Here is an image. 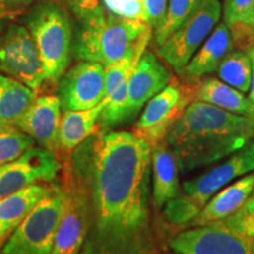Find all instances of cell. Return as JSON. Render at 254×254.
I'll list each match as a JSON object with an SVG mask.
<instances>
[{"label": "cell", "mask_w": 254, "mask_h": 254, "mask_svg": "<svg viewBox=\"0 0 254 254\" xmlns=\"http://www.w3.org/2000/svg\"><path fill=\"white\" fill-rule=\"evenodd\" d=\"M63 211L62 184H55L8 238L0 254H52Z\"/></svg>", "instance_id": "8992f818"}, {"label": "cell", "mask_w": 254, "mask_h": 254, "mask_svg": "<svg viewBox=\"0 0 254 254\" xmlns=\"http://www.w3.org/2000/svg\"><path fill=\"white\" fill-rule=\"evenodd\" d=\"M57 97L63 112L88 110L99 105L106 97L105 67L98 63L79 60L59 80Z\"/></svg>", "instance_id": "8fae6325"}, {"label": "cell", "mask_w": 254, "mask_h": 254, "mask_svg": "<svg viewBox=\"0 0 254 254\" xmlns=\"http://www.w3.org/2000/svg\"><path fill=\"white\" fill-rule=\"evenodd\" d=\"M36 0H4V8L8 14L17 13L25 9L28 6L34 4Z\"/></svg>", "instance_id": "4dcf8cb0"}, {"label": "cell", "mask_w": 254, "mask_h": 254, "mask_svg": "<svg viewBox=\"0 0 254 254\" xmlns=\"http://www.w3.org/2000/svg\"><path fill=\"white\" fill-rule=\"evenodd\" d=\"M232 217H238V218H254V189L249 196V199L246 200V202L241 207L238 209L234 214H232Z\"/></svg>", "instance_id": "1f68e13d"}, {"label": "cell", "mask_w": 254, "mask_h": 254, "mask_svg": "<svg viewBox=\"0 0 254 254\" xmlns=\"http://www.w3.org/2000/svg\"><path fill=\"white\" fill-rule=\"evenodd\" d=\"M172 74L158 57L145 51L128 79L127 92V122L134 119L148 100L172 81Z\"/></svg>", "instance_id": "5bb4252c"}, {"label": "cell", "mask_w": 254, "mask_h": 254, "mask_svg": "<svg viewBox=\"0 0 254 254\" xmlns=\"http://www.w3.org/2000/svg\"><path fill=\"white\" fill-rule=\"evenodd\" d=\"M36 98V91L0 72V126H15Z\"/></svg>", "instance_id": "7402d4cb"}, {"label": "cell", "mask_w": 254, "mask_h": 254, "mask_svg": "<svg viewBox=\"0 0 254 254\" xmlns=\"http://www.w3.org/2000/svg\"><path fill=\"white\" fill-rule=\"evenodd\" d=\"M6 165H7V164H6ZM6 165H4V166H1V167H0V176H1V173L4 172V168H5Z\"/></svg>", "instance_id": "e575fe53"}, {"label": "cell", "mask_w": 254, "mask_h": 254, "mask_svg": "<svg viewBox=\"0 0 254 254\" xmlns=\"http://www.w3.org/2000/svg\"><path fill=\"white\" fill-rule=\"evenodd\" d=\"M170 246L179 254H254V237L211 224L180 232Z\"/></svg>", "instance_id": "30bf717a"}, {"label": "cell", "mask_w": 254, "mask_h": 254, "mask_svg": "<svg viewBox=\"0 0 254 254\" xmlns=\"http://www.w3.org/2000/svg\"><path fill=\"white\" fill-rule=\"evenodd\" d=\"M103 5L110 13L147 24L144 0H103Z\"/></svg>", "instance_id": "4316f807"}, {"label": "cell", "mask_w": 254, "mask_h": 254, "mask_svg": "<svg viewBox=\"0 0 254 254\" xmlns=\"http://www.w3.org/2000/svg\"><path fill=\"white\" fill-rule=\"evenodd\" d=\"M177 254H179V253H177Z\"/></svg>", "instance_id": "8d00e7d4"}, {"label": "cell", "mask_w": 254, "mask_h": 254, "mask_svg": "<svg viewBox=\"0 0 254 254\" xmlns=\"http://www.w3.org/2000/svg\"><path fill=\"white\" fill-rule=\"evenodd\" d=\"M62 170L56 153L31 146L6 165L0 176V200L38 183H52Z\"/></svg>", "instance_id": "7c38bea8"}, {"label": "cell", "mask_w": 254, "mask_h": 254, "mask_svg": "<svg viewBox=\"0 0 254 254\" xmlns=\"http://www.w3.org/2000/svg\"><path fill=\"white\" fill-rule=\"evenodd\" d=\"M202 2L204 0H168L164 23L153 31L155 45H161L187 18L194 13Z\"/></svg>", "instance_id": "d4e9b609"}, {"label": "cell", "mask_w": 254, "mask_h": 254, "mask_svg": "<svg viewBox=\"0 0 254 254\" xmlns=\"http://www.w3.org/2000/svg\"><path fill=\"white\" fill-rule=\"evenodd\" d=\"M0 12H5V13H7V12H6L5 9H4V8H1V7H0Z\"/></svg>", "instance_id": "d590c367"}, {"label": "cell", "mask_w": 254, "mask_h": 254, "mask_svg": "<svg viewBox=\"0 0 254 254\" xmlns=\"http://www.w3.org/2000/svg\"><path fill=\"white\" fill-rule=\"evenodd\" d=\"M221 14L220 0H204L194 13L187 18L161 45L157 46L159 57L177 73L182 74L185 66L219 24Z\"/></svg>", "instance_id": "52a82bcc"}, {"label": "cell", "mask_w": 254, "mask_h": 254, "mask_svg": "<svg viewBox=\"0 0 254 254\" xmlns=\"http://www.w3.org/2000/svg\"><path fill=\"white\" fill-rule=\"evenodd\" d=\"M64 2L71 9L72 13L80 20L93 13L100 6L98 0H64Z\"/></svg>", "instance_id": "f1b7e54d"}, {"label": "cell", "mask_w": 254, "mask_h": 254, "mask_svg": "<svg viewBox=\"0 0 254 254\" xmlns=\"http://www.w3.org/2000/svg\"><path fill=\"white\" fill-rule=\"evenodd\" d=\"M254 189V172L236 179L224 187L204 206V208L192 219L189 227H198L214 224L231 217L246 202Z\"/></svg>", "instance_id": "2e32d148"}, {"label": "cell", "mask_w": 254, "mask_h": 254, "mask_svg": "<svg viewBox=\"0 0 254 254\" xmlns=\"http://www.w3.org/2000/svg\"><path fill=\"white\" fill-rule=\"evenodd\" d=\"M249 53L251 62H252V81H251V87H250V94H249V100L251 105H252L253 111H254V45L247 51Z\"/></svg>", "instance_id": "d6a6232c"}, {"label": "cell", "mask_w": 254, "mask_h": 254, "mask_svg": "<svg viewBox=\"0 0 254 254\" xmlns=\"http://www.w3.org/2000/svg\"><path fill=\"white\" fill-rule=\"evenodd\" d=\"M152 146L127 131H98L72 151L65 172L86 201L80 254H151Z\"/></svg>", "instance_id": "6da1fadb"}, {"label": "cell", "mask_w": 254, "mask_h": 254, "mask_svg": "<svg viewBox=\"0 0 254 254\" xmlns=\"http://www.w3.org/2000/svg\"><path fill=\"white\" fill-rule=\"evenodd\" d=\"M0 72L36 92L45 84L39 51L27 27L13 24L1 33Z\"/></svg>", "instance_id": "ba28073f"}, {"label": "cell", "mask_w": 254, "mask_h": 254, "mask_svg": "<svg viewBox=\"0 0 254 254\" xmlns=\"http://www.w3.org/2000/svg\"><path fill=\"white\" fill-rule=\"evenodd\" d=\"M152 202L157 209H163L179 193V167L170 146L161 141L152 146L151 152Z\"/></svg>", "instance_id": "d6986e66"}, {"label": "cell", "mask_w": 254, "mask_h": 254, "mask_svg": "<svg viewBox=\"0 0 254 254\" xmlns=\"http://www.w3.org/2000/svg\"><path fill=\"white\" fill-rule=\"evenodd\" d=\"M62 105L57 95L37 97L15 127L27 134L34 144L55 152L60 148Z\"/></svg>", "instance_id": "9a60e30c"}, {"label": "cell", "mask_w": 254, "mask_h": 254, "mask_svg": "<svg viewBox=\"0 0 254 254\" xmlns=\"http://www.w3.org/2000/svg\"><path fill=\"white\" fill-rule=\"evenodd\" d=\"M183 173L209 166L254 139V118L193 100L166 136Z\"/></svg>", "instance_id": "7a4b0ae2"}, {"label": "cell", "mask_w": 254, "mask_h": 254, "mask_svg": "<svg viewBox=\"0 0 254 254\" xmlns=\"http://www.w3.org/2000/svg\"><path fill=\"white\" fill-rule=\"evenodd\" d=\"M25 23L39 51L45 82L58 85L73 56V25L68 12L53 0H44L28 12Z\"/></svg>", "instance_id": "5b68a950"}, {"label": "cell", "mask_w": 254, "mask_h": 254, "mask_svg": "<svg viewBox=\"0 0 254 254\" xmlns=\"http://www.w3.org/2000/svg\"><path fill=\"white\" fill-rule=\"evenodd\" d=\"M214 224L232 228V230L241 232V233L247 234L250 237H254V218H238L231 215V217L221 221L214 222Z\"/></svg>", "instance_id": "f546056e"}, {"label": "cell", "mask_w": 254, "mask_h": 254, "mask_svg": "<svg viewBox=\"0 0 254 254\" xmlns=\"http://www.w3.org/2000/svg\"><path fill=\"white\" fill-rule=\"evenodd\" d=\"M104 105L105 100L88 110L64 111L60 124V147L63 150L72 152L98 132V122Z\"/></svg>", "instance_id": "44dd1931"}, {"label": "cell", "mask_w": 254, "mask_h": 254, "mask_svg": "<svg viewBox=\"0 0 254 254\" xmlns=\"http://www.w3.org/2000/svg\"><path fill=\"white\" fill-rule=\"evenodd\" d=\"M251 172H254V139L207 172L184 183L176 198L164 206L165 218L176 226L187 225L219 190Z\"/></svg>", "instance_id": "277c9868"}, {"label": "cell", "mask_w": 254, "mask_h": 254, "mask_svg": "<svg viewBox=\"0 0 254 254\" xmlns=\"http://www.w3.org/2000/svg\"><path fill=\"white\" fill-rule=\"evenodd\" d=\"M192 94L194 100L214 105L228 112L254 118V111L249 98L220 79L204 78L198 82Z\"/></svg>", "instance_id": "ffe728a7"}, {"label": "cell", "mask_w": 254, "mask_h": 254, "mask_svg": "<svg viewBox=\"0 0 254 254\" xmlns=\"http://www.w3.org/2000/svg\"><path fill=\"white\" fill-rule=\"evenodd\" d=\"M147 25L152 30H157L164 23L166 17L168 0H144Z\"/></svg>", "instance_id": "83f0119b"}, {"label": "cell", "mask_w": 254, "mask_h": 254, "mask_svg": "<svg viewBox=\"0 0 254 254\" xmlns=\"http://www.w3.org/2000/svg\"><path fill=\"white\" fill-rule=\"evenodd\" d=\"M55 184H34L0 200V250L27 214L53 190Z\"/></svg>", "instance_id": "ac0fdd59"}, {"label": "cell", "mask_w": 254, "mask_h": 254, "mask_svg": "<svg viewBox=\"0 0 254 254\" xmlns=\"http://www.w3.org/2000/svg\"><path fill=\"white\" fill-rule=\"evenodd\" d=\"M224 23L234 47L247 52L254 45V0H225Z\"/></svg>", "instance_id": "603a6c76"}, {"label": "cell", "mask_w": 254, "mask_h": 254, "mask_svg": "<svg viewBox=\"0 0 254 254\" xmlns=\"http://www.w3.org/2000/svg\"><path fill=\"white\" fill-rule=\"evenodd\" d=\"M192 97L193 94L187 93L179 82L172 80L145 105L133 133L151 146L160 144L167 136L171 127L182 117Z\"/></svg>", "instance_id": "9c48e42d"}, {"label": "cell", "mask_w": 254, "mask_h": 254, "mask_svg": "<svg viewBox=\"0 0 254 254\" xmlns=\"http://www.w3.org/2000/svg\"><path fill=\"white\" fill-rule=\"evenodd\" d=\"M11 17L8 13H5V12H0V36H1L2 32L5 31L6 24H7L8 18Z\"/></svg>", "instance_id": "836d02e7"}, {"label": "cell", "mask_w": 254, "mask_h": 254, "mask_svg": "<svg viewBox=\"0 0 254 254\" xmlns=\"http://www.w3.org/2000/svg\"><path fill=\"white\" fill-rule=\"evenodd\" d=\"M148 28L152 27L142 21L118 17L99 6L81 19V26L73 39V57L106 68L124 58Z\"/></svg>", "instance_id": "3957f363"}, {"label": "cell", "mask_w": 254, "mask_h": 254, "mask_svg": "<svg viewBox=\"0 0 254 254\" xmlns=\"http://www.w3.org/2000/svg\"><path fill=\"white\" fill-rule=\"evenodd\" d=\"M64 211L52 254H80L87 234V209L84 195L67 173L62 184Z\"/></svg>", "instance_id": "4fadbf2b"}, {"label": "cell", "mask_w": 254, "mask_h": 254, "mask_svg": "<svg viewBox=\"0 0 254 254\" xmlns=\"http://www.w3.org/2000/svg\"><path fill=\"white\" fill-rule=\"evenodd\" d=\"M34 141L15 126H0V167L11 163Z\"/></svg>", "instance_id": "484cf974"}, {"label": "cell", "mask_w": 254, "mask_h": 254, "mask_svg": "<svg viewBox=\"0 0 254 254\" xmlns=\"http://www.w3.org/2000/svg\"><path fill=\"white\" fill-rule=\"evenodd\" d=\"M234 50V43L227 25L221 21L202 45L199 47L195 55L183 69L182 75L190 79H200L217 72L220 64Z\"/></svg>", "instance_id": "e0dca14e"}, {"label": "cell", "mask_w": 254, "mask_h": 254, "mask_svg": "<svg viewBox=\"0 0 254 254\" xmlns=\"http://www.w3.org/2000/svg\"><path fill=\"white\" fill-rule=\"evenodd\" d=\"M215 73L221 81L243 93H247L252 81V62L249 53L234 49L222 60Z\"/></svg>", "instance_id": "cb8c5ba5"}]
</instances>
